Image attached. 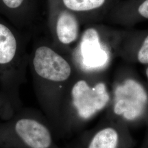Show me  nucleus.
I'll use <instances>...</instances> for the list:
<instances>
[{
  "label": "nucleus",
  "instance_id": "1",
  "mask_svg": "<svg viewBox=\"0 0 148 148\" xmlns=\"http://www.w3.org/2000/svg\"><path fill=\"white\" fill-rule=\"evenodd\" d=\"M72 103L77 117L87 120L105 108L109 95L104 84L98 83L92 87L84 80H79L71 90Z\"/></svg>",
  "mask_w": 148,
  "mask_h": 148
},
{
  "label": "nucleus",
  "instance_id": "2",
  "mask_svg": "<svg viewBox=\"0 0 148 148\" xmlns=\"http://www.w3.org/2000/svg\"><path fill=\"white\" fill-rule=\"evenodd\" d=\"M116 102L114 112L128 121L139 118L145 111L148 103L146 90L137 81L132 79L126 80L123 85L117 87Z\"/></svg>",
  "mask_w": 148,
  "mask_h": 148
},
{
  "label": "nucleus",
  "instance_id": "3",
  "mask_svg": "<svg viewBox=\"0 0 148 148\" xmlns=\"http://www.w3.org/2000/svg\"><path fill=\"white\" fill-rule=\"evenodd\" d=\"M33 63L36 73L49 81H64L71 73L69 64L52 49L45 46L37 48Z\"/></svg>",
  "mask_w": 148,
  "mask_h": 148
},
{
  "label": "nucleus",
  "instance_id": "4",
  "mask_svg": "<svg viewBox=\"0 0 148 148\" xmlns=\"http://www.w3.org/2000/svg\"><path fill=\"white\" fill-rule=\"evenodd\" d=\"M14 132L28 148H50L53 140L49 129L42 123L31 118H21L16 122Z\"/></svg>",
  "mask_w": 148,
  "mask_h": 148
},
{
  "label": "nucleus",
  "instance_id": "5",
  "mask_svg": "<svg viewBox=\"0 0 148 148\" xmlns=\"http://www.w3.org/2000/svg\"><path fill=\"white\" fill-rule=\"evenodd\" d=\"M83 62L89 67H99L105 64L108 56L102 49L99 37L94 29H89L85 32L81 45Z\"/></svg>",
  "mask_w": 148,
  "mask_h": 148
},
{
  "label": "nucleus",
  "instance_id": "6",
  "mask_svg": "<svg viewBox=\"0 0 148 148\" xmlns=\"http://www.w3.org/2000/svg\"><path fill=\"white\" fill-rule=\"evenodd\" d=\"M122 133L117 126H107L93 134L87 148H122Z\"/></svg>",
  "mask_w": 148,
  "mask_h": 148
},
{
  "label": "nucleus",
  "instance_id": "7",
  "mask_svg": "<svg viewBox=\"0 0 148 148\" xmlns=\"http://www.w3.org/2000/svg\"><path fill=\"white\" fill-rule=\"evenodd\" d=\"M17 51L16 37L11 29L0 23V68L7 67L15 58Z\"/></svg>",
  "mask_w": 148,
  "mask_h": 148
},
{
  "label": "nucleus",
  "instance_id": "8",
  "mask_svg": "<svg viewBox=\"0 0 148 148\" xmlns=\"http://www.w3.org/2000/svg\"><path fill=\"white\" fill-rule=\"evenodd\" d=\"M78 30V22L75 16L68 10L61 11L57 23L59 40L64 44L73 42L77 37Z\"/></svg>",
  "mask_w": 148,
  "mask_h": 148
},
{
  "label": "nucleus",
  "instance_id": "9",
  "mask_svg": "<svg viewBox=\"0 0 148 148\" xmlns=\"http://www.w3.org/2000/svg\"><path fill=\"white\" fill-rule=\"evenodd\" d=\"M106 0H62L64 6L70 11L85 12L99 8Z\"/></svg>",
  "mask_w": 148,
  "mask_h": 148
},
{
  "label": "nucleus",
  "instance_id": "10",
  "mask_svg": "<svg viewBox=\"0 0 148 148\" xmlns=\"http://www.w3.org/2000/svg\"><path fill=\"white\" fill-rule=\"evenodd\" d=\"M25 0H0V9L6 12H14L21 7Z\"/></svg>",
  "mask_w": 148,
  "mask_h": 148
},
{
  "label": "nucleus",
  "instance_id": "11",
  "mask_svg": "<svg viewBox=\"0 0 148 148\" xmlns=\"http://www.w3.org/2000/svg\"><path fill=\"white\" fill-rule=\"evenodd\" d=\"M138 59L141 63L148 64V36L145 38L143 45L138 52Z\"/></svg>",
  "mask_w": 148,
  "mask_h": 148
},
{
  "label": "nucleus",
  "instance_id": "12",
  "mask_svg": "<svg viewBox=\"0 0 148 148\" xmlns=\"http://www.w3.org/2000/svg\"><path fill=\"white\" fill-rule=\"evenodd\" d=\"M138 11L140 16L148 19V0L143 1L139 6Z\"/></svg>",
  "mask_w": 148,
  "mask_h": 148
},
{
  "label": "nucleus",
  "instance_id": "13",
  "mask_svg": "<svg viewBox=\"0 0 148 148\" xmlns=\"http://www.w3.org/2000/svg\"><path fill=\"white\" fill-rule=\"evenodd\" d=\"M146 75H147V76L148 79V67L147 68V70H146Z\"/></svg>",
  "mask_w": 148,
  "mask_h": 148
}]
</instances>
